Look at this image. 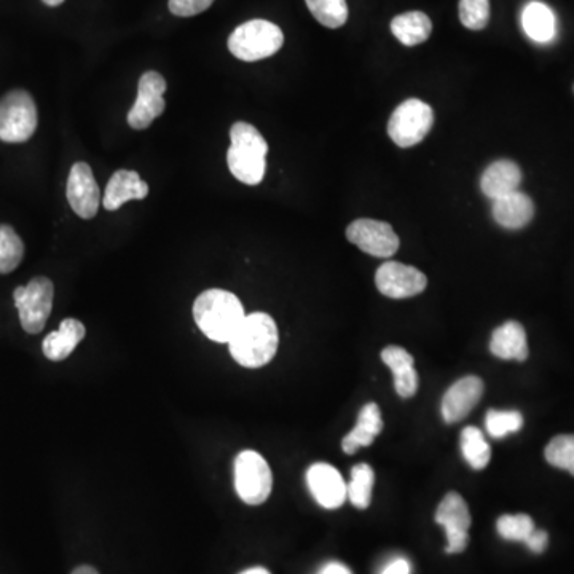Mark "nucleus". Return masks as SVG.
<instances>
[{"label": "nucleus", "instance_id": "f257e3e1", "mask_svg": "<svg viewBox=\"0 0 574 574\" xmlns=\"http://www.w3.org/2000/svg\"><path fill=\"white\" fill-rule=\"evenodd\" d=\"M280 334L275 319L267 313H252L244 318L229 342L230 353L240 366L259 369L275 358Z\"/></svg>", "mask_w": 574, "mask_h": 574}, {"label": "nucleus", "instance_id": "f03ea898", "mask_svg": "<svg viewBox=\"0 0 574 574\" xmlns=\"http://www.w3.org/2000/svg\"><path fill=\"white\" fill-rule=\"evenodd\" d=\"M246 318L243 305L235 294L222 289L201 292L193 303V319L209 340L229 343Z\"/></svg>", "mask_w": 574, "mask_h": 574}, {"label": "nucleus", "instance_id": "7ed1b4c3", "mask_svg": "<svg viewBox=\"0 0 574 574\" xmlns=\"http://www.w3.org/2000/svg\"><path fill=\"white\" fill-rule=\"evenodd\" d=\"M230 141L227 163L233 176L246 185L264 181L268 144L256 126L236 122L230 130Z\"/></svg>", "mask_w": 574, "mask_h": 574}, {"label": "nucleus", "instance_id": "20e7f679", "mask_svg": "<svg viewBox=\"0 0 574 574\" xmlns=\"http://www.w3.org/2000/svg\"><path fill=\"white\" fill-rule=\"evenodd\" d=\"M284 34L276 24L267 20L243 23L229 37V50L235 58L254 63L280 52Z\"/></svg>", "mask_w": 574, "mask_h": 574}, {"label": "nucleus", "instance_id": "39448f33", "mask_svg": "<svg viewBox=\"0 0 574 574\" xmlns=\"http://www.w3.org/2000/svg\"><path fill=\"white\" fill-rule=\"evenodd\" d=\"M37 107L28 91L13 90L0 99V141L20 144L37 130Z\"/></svg>", "mask_w": 574, "mask_h": 574}, {"label": "nucleus", "instance_id": "423d86ee", "mask_svg": "<svg viewBox=\"0 0 574 574\" xmlns=\"http://www.w3.org/2000/svg\"><path fill=\"white\" fill-rule=\"evenodd\" d=\"M235 488L241 501L259 506L272 495L273 474L260 453L244 450L235 460Z\"/></svg>", "mask_w": 574, "mask_h": 574}, {"label": "nucleus", "instance_id": "0eeeda50", "mask_svg": "<svg viewBox=\"0 0 574 574\" xmlns=\"http://www.w3.org/2000/svg\"><path fill=\"white\" fill-rule=\"evenodd\" d=\"M53 297L55 286L44 276L29 281L28 286L16 287L13 299L24 331L32 335L44 331L47 319L52 315Z\"/></svg>", "mask_w": 574, "mask_h": 574}, {"label": "nucleus", "instance_id": "6e6552de", "mask_svg": "<svg viewBox=\"0 0 574 574\" xmlns=\"http://www.w3.org/2000/svg\"><path fill=\"white\" fill-rule=\"evenodd\" d=\"M433 125V107L420 99H407L391 115L388 134L396 146L409 149L420 144Z\"/></svg>", "mask_w": 574, "mask_h": 574}, {"label": "nucleus", "instance_id": "1a4fd4ad", "mask_svg": "<svg viewBox=\"0 0 574 574\" xmlns=\"http://www.w3.org/2000/svg\"><path fill=\"white\" fill-rule=\"evenodd\" d=\"M166 80L155 71L144 72L138 85V98L128 112V125L133 130H146L155 118L165 112Z\"/></svg>", "mask_w": 574, "mask_h": 574}, {"label": "nucleus", "instance_id": "9d476101", "mask_svg": "<svg viewBox=\"0 0 574 574\" xmlns=\"http://www.w3.org/2000/svg\"><path fill=\"white\" fill-rule=\"evenodd\" d=\"M346 238L369 256L388 259L399 249V236L388 222L358 219L346 229Z\"/></svg>", "mask_w": 574, "mask_h": 574}, {"label": "nucleus", "instance_id": "9b49d317", "mask_svg": "<svg viewBox=\"0 0 574 574\" xmlns=\"http://www.w3.org/2000/svg\"><path fill=\"white\" fill-rule=\"evenodd\" d=\"M436 522L444 528L447 536V554H461L469 544V528L471 514L468 504L458 493H447L439 504L436 512Z\"/></svg>", "mask_w": 574, "mask_h": 574}, {"label": "nucleus", "instance_id": "f8f14e48", "mask_svg": "<svg viewBox=\"0 0 574 574\" xmlns=\"http://www.w3.org/2000/svg\"><path fill=\"white\" fill-rule=\"evenodd\" d=\"M378 291L390 299H409L421 294L428 286V278L415 267L401 262H386L375 275Z\"/></svg>", "mask_w": 574, "mask_h": 574}, {"label": "nucleus", "instance_id": "ddd939ff", "mask_svg": "<svg viewBox=\"0 0 574 574\" xmlns=\"http://www.w3.org/2000/svg\"><path fill=\"white\" fill-rule=\"evenodd\" d=\"M67 201L72 211L82 219H93L98 214L101 193L88 163H75L67 179Z\"/></svg>", "mask_w": 574, "mask_h": 574}, {"label": "nucleus", "instance_id": "4468645a", "mask_svg": "<svg viewBox=\"0 0 574 574\" xmlns=\"http://www.w3.org/2000/svg\"><path fill=\"white\" fill-rule=\"evenodd\" d=\"M484 390L485 385L482 378L474 377V375L461 378L458 382L453 383L442 399L441 410L445 423L453 425V423H458V421L468 417L484 396Z\"/></svg>", "mask_w": 574, "mask_h": 574}, {"label": "nucleus", "instance_id": "2eb2a0df", "mask_svg": "<svg viewBox=\"0 0 574 574\" xmlns=\"http://www.w3.org/2000/svg\"><path fill=\"white\" fill-rule=\"evenodd\" d=\"M307 484L311 495L324 509H339L346 498V484L334 466L316 463L307 471Z\"/></svg>", "mask_w": 574, "mask_h": 574}, {"label": "nucleus", "instance_id": "dca6fc26", "mask_svg": "<svg viewBox=\"0 0 574 574\" xmlns=\"http://www.w3.org/2000/svg\"><path fill=\"white\" fill-rule=\"evenodd\" d=\"M149 195V185L136 171H115L104 192L103 206L107 211H117L126 201L144 200Z\"/></svg>", "mask_w": 574, "mask_h": 574}, {"label": "nucleus", "instance_id": "f3484780", "mask_svg": "<svg viewBox=\"0 0 574 574\" xmlns=\"http://www.w3.org/2000/svg\"><path fill=\"white\" fill-rule=\"evenodd\" d=\"M382 361L390 367L394 377V388L402 399L415 396L418 391V374L415 359L401 346H386L382 351Z\"/></svg>", "mask_w": 574, "mask_h": 574}, {"label": "nucleus", "instance_id": "a211bd4d", "mask_svg": "<svg viewBox=\"0 0 574 574\" xmlns=\"http://www.w3.org/2000/svg\"><path fill=\"white\" fill-rule=\"evenodd\" d=\"M493 219L504 229L519 230L530 224L535 216V205L525 193L512 192L493 201Z\"/></svg>", "mask_w": 574, "mask_h": 574}, {"label": "nucleus", "instance_id": "6ab92c4d", "mask_svg": "<svg viewBox=\"0 0 574 574\" xmlns=\"http://www.w3.org/2000/svg\"><path fill=\"white\" fill-rule=\"evenodd\" d=\"M522 182V171L517 163L511 160H498L488 166L480 179V189L490 200L506 197L509 193L517 192Z\"/></svg>", "mask_w": 574, "mask_h": 574}, {"label": "nucleus", "instance_id": "aec40b11", "mask_svg": "<svg viewBox=\"0 0 574 574\" xmlns=\"http://www.w3.org/2000/svg\"><path fill=\"white\" fill-rule=\"evenodd\" d=\"M490 353L504 361H527V332L517 321H508L493 332Z\"/></svg>", "mask_w": 574, "mask_h": 574}, {"label": "nucleus", "instance_id": "412c9836", "mask_svg": "<svg viewBox=\"0 0 574 574\" xmlns=\"http://www.w3.org/2000/svg\"><path fill=\"white\" fill-rule=\"evenodd\" d=\"M87 329L79 319L67 318L61 321L58 331L50 332L45 337L42 351L45 358L53 362L64 361L71 356L72 351L85 339Z\"/></svg>", "mask_w": 574, "mask_h": 574}, {"label": "nucleus", "instance_id": "4be33fe9", "mask_svg": "<svg viewBox=\"0 0 574 574\" xmlns=\"http://www.w3.org/2000/svg\"><path fill=\"white\" fill-rule=\"evenodd\" d=\"M382 413L375 402L364 405L359 412L356 426L346 434L342 441V449L346 455H354L361 447H369L375 441V437L382 433Z\"/></svg>", "mask_w": 574, "mask_h": 574}, {"label": "nucleus", "instance_id": "5701e85b", "mask_svg": "<svg viewBox=\"0 0 574 574\" xmlns=\"http://www.w3.org/2000/svg\"><path fill=\"white\" fill-rule=\"evenodd\" d=\"M522 26L525 34L539 44L551 42L557 32L554 12L543 2H530L523 8Z\"/></svg>", "mask_w": 574, "mask_h": 574}, {"label": "nucleus", "instance_id": "b1692460", "mask_svg": "<svg viewBox=\"0 0 574 574\" xmlns=\"http://www.w3.org/2000/svg\"><path fill=\"white\" fill-rule=\"evenodd\" d=\"M394 37L405 47L423 44L433 32V23L423 12H407L391 21Z\"/></svg>", "mask_w": 574, "mask_h": 574}, {"label": "nucleus", "instance_id": "393cba45", "mask_svg": "<svg viewBox=\"0 0 574 574\" xmlns=\"http://www.w3.org/2000/svg\"><path fill=\"white\" fill-rule=\"evenodd\" d=\"M461 453L464 460L476 471L487 468L492 458V449L479 428L468 426L461 433Z\"/></svg>", "mask_w": 574, "mask_h": 574}, {"label": "nucleus", "instance_id": "a878e982", "mask_svg": "<svg viewBox=\"0 0 574 574\" xmlns=\"http://www.w3.org/2000/svg\"><path fill=\"white\" fill-rule=\"evenodd\" d=\"M375 474L369 464H356L351 469L350 484L346 485V496L354 508L367 509L372 503Z\"/></svg>", "mask_w": 574, "mask_h": 574}, {"label": "nucleus", "instance_id": "bb28decb", "mask_svg": "<svg viewBox=\"0 0 574 574\" xmlns=\"http://www.w3.org/2000/svg\"><path fill=\"white\" fill-rule=\"evenodd\" d=\"M24 257V244L10 225H0V275L15 272Z\"/></svg>", "mask_w": 574, "mask_h": 574}, {"label": "nucleus", "instance_id": "cd10ccee", "mask_svg": "<svg viewBox=\"0 0 574 574\" xmlns=\"http://www.w3.org/2000/svg\"><path fill=\"white\" fill-rule=\"evenodd\" d=\"M311 15L326 28H342L348 20L346 0H305Z\"/></svg>", "mask_w": 574, "mask_h": 574}, {"label": "nucleus", "instance_id": "c85d7f7f", "mask_svg": "<svg viewBox=\"0 0 574 574\" xmlns=\"http://www.w3.org/2000/svg\"><path fill=\"white\" fill-rule=\"evenodd\" d=\"M485 426L493 439H503L509 434L519 433L522 429V413L517 410H488Z\"/></svg>", "mask_w": 574, "mask_h": 574}, {"label": "nucleus", "instance_id": "c756f323", "mask_svg": "<svg viewBox=\"0 0 574 574\" xmlns=\"http://www.w3.org/2000/svg\"><path fill=\"white\" fill-rule=\"evenodd\" d=\"M547 463L554 468L565 469L574 476V434H560L547 444Z\"/></svg>", "mask_w": 574, "mask_h": 574}, {"label": "nucleus", "instance_id": "7c9ffc66", "mask_svg": "<svg viewBox=\"0 0 574 574\" xmlns=\"http://www.w3.org/2000/svg\"><path fill=\"white\" fill-rule=\"evenodd\" d=\"M496 530L500 533L501 538L506 539V541L525 543L536 528L535 522L527 514H517V516L506 514L496 522Z\"/></svg>", "mask_w": 574, "mask_h": 574}, {"label": "nucleus", "instance_id": "2f4dec72", "mask_svg": "<svg viewBox=\"0 0 574 574\" xmlns=\"http://www.w3.org/2000/svg\"><path fill=\"white\" fill-rule=\"evenodd\" d=\"M460 20L464 28L482 31L490 20L488 0H460Z\"/></svg>", "mask_w": 574, "mask_h": 574}, {"label": "nucleus", "instance_id": "473e14b6", "mask_svg": "<svg viewBox=\"0 0 574 574\" xmlns=\"http://www.w3.org/2000/svg\"><path fill=\"white\" fill-rule=\"evenodd\" d=\"M213 4L214 0H170L168 7L173 15L189 18L206 12Z\"/></svg>", "mask_w": 574, "mask_h": 574}, {"label": "nucleus", "instance_id": "72a5a7b5", "mask_svg": "<svg viewBox=\"0 0 574 574\" xmlns=\"http://www.w3.org/2000/svg\"><path fill=\"white\" fill-rule=\"evenodd\" d=\"M547 543H549V535H547L544 530L533 531L530 538L525 541L528 549H530L531 552H535V554H541V552H544V549L547 547Z\"/></svg>", "mask_w": 574, "mask_h": 574}, {"label": "nucleus", "instance_id": "f704fd0d", "mask_svg": "<svg viewBox=\"0 0 574 574\" xmlns=\"http://www.w3.org/2000/svg\"><path fill=\"white\" fill-rule=\"evenodd\" d=\"M412 573V567H410L409 560L396 559L393 562L386 565L385 570L382 574H410Z\"/></svg>", "mask_w": 574, "mask_h": 574}, {"label": "nucleus", "instance_id": "c9c22d12", "mask_svg": "<svg viewBox=\"0 0 574 574\" xmlns=\"http://www.w3.org/2000/svg\"><path fill=\"white\" fill-rule=\"evenodd\" d=\"M318 574H353L350 571V568L343 565V563L339 562H331L326 563L321 570H319Z\"/></svg>", "mask_w": 574, "mask_h": 574}, {"label": "nucleus", "instance_id": "e433bc0d", "mask_svg": "<svg viewBox=\"0 0 574 574\" xmlns=\"http://www.w3.org/2000/svg\"><path fill=\"white\" fill-rule=\"evenodd\" d=\"M71 574H99L96 568L90 567V565H82V567L75 568Z\"/></svg>", "mask_w": 574, "mask_h": 574}, {"label": "nucleus", "instance_id": "4c0bfd02", "mask_svg": "<svg viewBox=\"0 0 574 574\" xmlns=\"http://www.w3.org/2000/svg\"><path fill=\"white\" fill-rule=\"evenodd\" d=\"M240 574H272L270 573V571L265 570V568L262 567H254V568H249V570L243 571V573Z\"/></svg>", "mask_w": 574, "mask_h": 574}, {"label": "nucleus", "instance_id": "58836bf2", "mask_svg": "<svg viewBox=\"0 0 574 574\" xmlns=\"http://www.w3.org/2000/svg\"><path fill=\"white\" fill-rule=\"evenodd\" d=\"M44 4H47L48 7H58V5L63 4L64 0H42Z\"/></svg>", "mask_w": 574, "mask_h": 574}]
</instances>
